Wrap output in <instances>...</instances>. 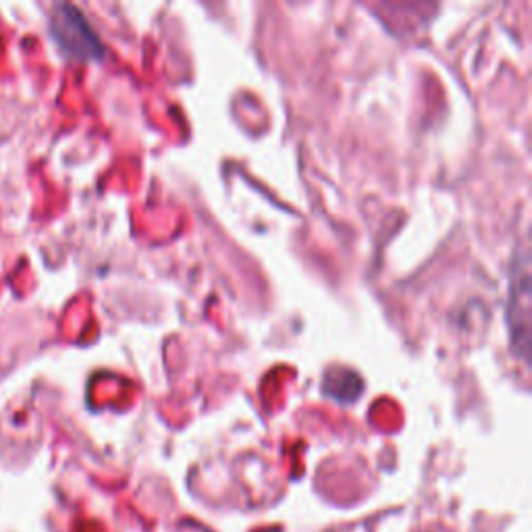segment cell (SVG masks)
Instances as JSON below:
<instances>
[{
  "instance_id": "2",
  "label": "cell",
  "mask_w": 532,
  "mask_h": 532,
  "mask_svg": "<svg viewBox=\"0 0 532 532\" xmlns=\"http://www.w3.org/2000/svg\"><path fill=\"white\" fill-rule=\"evenodd\" d=\"M508 325L514 352L528 362L530 354V275H528V254L516 256L510 281V302H508Z\"/></svg>"
},
{
  "instance_id": "1",
  "label": "cell",
  "mask_w": 532,
  "mask_h": 532,
  "mask_svg": "<svg viewBox=\"0 0 532 532\" xmlns=\"http://www.w3.org/2000/svg\"><path fill=\"white\" fill-rule=\"evenodd\" d=\"M50 34L59 44L63 55L75 61H100L104 46L86 19V15L73 5L61 3L50 13Z\"/></svg>"
}]
</instances>
